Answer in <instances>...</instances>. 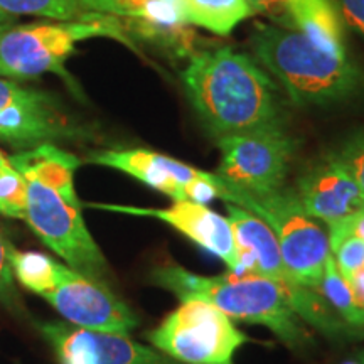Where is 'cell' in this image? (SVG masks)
I'll return each mask as SVG.
<instances>
[{
	"mask_svg": "<svg viewBox=\"0 0 364 364\" xmlns=\"http://www.w3.org/2000/svg\"><path fill=\"white\" fill-rule=\"evenodd\" d=\"M9 161L26 182L24 221L36 236L73 270L108 285L110 268L86 226L75 189L80 159L58 144H43L19 150Z\"/></svg>",
	"mask_w": 364,
	"mask_h": 364,
	"instance_id": "cell-1",
	"label": "cell"
},
{
	"mask_svg": "<svg viewBox=\"0 0 364 364\" xmlns=\"http://www.w3.org/2000/svg\"><path fill=\"white\" fill-rule=\"evenodd\" d=\"M181 81L204 130L216 140L287 127L279 86L248 54L230 46L194 53L181 73Z\"/></svg>",
	"mask_w": 364,
	"mask_h": 364,
	"instance_id": "cell-2",
	"label": "cell"
},
{
	"mask_svg": "<svg viewBox=\"0 0 364 364\" xmlns=\"http://www.w3.org/2000/svg\"><path fill=\"white\" fill-rule=\"evenodd\" d=\"M150 280L181 300H201L233 321L263 326L294 351L312 343L311 332L295 314L284 287L250 273L198 275L179 265H164Z\"/></svg>",
	"mask_w": 364,
	"mask_h": 364,
	"instance_id": "cell-3",
	"label": "cell"
},
{
	"mask_svg": "<svg viewBox=\"0 0 364 364\" xmlns=\"http://www.w3.org/2000/svg\"><path fill=\"white\" fill-rule=\"evenodd\" d=\"M255 58L297 105H332L356 97L364 75L356 63L329 53L297 31L257 24L250 36Z\"/></svg>",
	"mask_w": 364,
	"mask_h": 364,
	"instance_id": "cell-4",
	"label": "cell"
},
{
	"mask_svg": "<svg viewBox=\"0 0 364 364\" xmlns=\"http://www.w3.org/2000/svg\"><path fill=\"white\" fill-rule=\"evenodd\" d=\"M95 38L115 39L135 49L120 17L108 14L81 12L71 21L14 26L0 38V78L24 81L46 73L68 78L65 65L76 46Z\"/></svg>",
	"mask_w": 364,
	"mask_h": 364,
	"instance_id": "cell-5",
	"label": "cell"
},
{
	"mask_svg": "<svg viewBox=\"0 0 364 364\" xmlns=\"http://www.w3.org/2000/svg\"><path fill=\"white\" fill-rule=\"evenodd\" d=\"M147 341L181 364H235V356L248 336L233 318L201 300H182Z\"/></svg>",
	"mask_w": 364,
	"mask_h": 364,
	"instance_id": "cell-6",
	"label": "cell"
},
{
	"mask_svg": "<svg viewBox=\"0 0 364 364\" xmlns=\"http://www.w3.org/2000/svg\"><path fill=\"white\" fill-rule=\"evenodd\" d=\"M88 162L134 177L150 189L169 196L172 201L208 204L223 199L226 204L248 208L250 196L231 188L218 174L149 149H107L91 152Z\"/></svg>",
	"mask_w": 364,
	"mask_h": 364,
	"instance_id": "cell-7",
	"label": "cell"
},
{
	"mask_svg": "<svg viewBox=\"0 0 364 364\" xmlns=\"http://www.w3.org/2000/svg\"><path fill=\"white\" fill-rule=\"evenodd\" d=\"M221 162L216 174L231 188L262 199L285 188L299 139L287 127H270L216 140Z\"/></svg>",
	"mask_w": 364,
	"mask_h": 364,
	"instance_id": "cell-8",
	"label": "cell"
},
{
	"mask_svg": "<svg viewBox=\"0 0 364 364\" xmlns=\"http://www.w3.org/2000/svg\"><path fill=\"white\" fill-rule=\"evenodd\" d=\"M248 211L272 228L290 277L299 285L318 289L332 255L329 231L324 223L304 211L294 188L262 199L252 198Z\"/></svg>",
	"mask_w": 364,
	"mask_h": 364,
	"instance_id": "cell-9",
	"label": "cell"
},
{
	"mask_svg": "<svg viewBox=\"0 0 364 364\" xmlns=\"http://www.w3.org/2000/svg\"><path fill=\"white\" fill-rule=\"evenodd\" d=\"M83 136V127L51 93L0 78V142L27 150Z\"/></svg>",
	"mask_w": 364,
	"mask_h": 364,
	"instance_id": "cell-10",
	"label": "cell"
},
{
	"mask_svg": "<svg viewBox=\"0 0 364 364\" xmlns=\"http://www.w3.org/2000/svg\"><path fill=\"white\" fill-rule=\"evenodd\" d=\"M43 299L68 324L81 329L129 336L139 326L134 311L112 292L110 287L81 275L63 262L58 263L53 289Z\"/></svg>",
	"mask_w": 364,
	"mask_h": 364,
	"instance_id": "cell-11",
	"label": "cell"
},
{
	"mask_svg": "<svg viewBox=\"0 0 364 364\" xmlns=\"http://www.w3.org/2000/svg\"><path fill=\"white\" fill-rule=\"evenodd\" d=\"M39 331L59 364H181L124 334L81 329L68 322H39Z\"/></svg>",
	"mask_w": 364,
	"mask_h": 364,
	"instance_id": "cell-12",
	"label": "cell"
},
{
	"mask_svg": "<svg viewBox=\"0 0 364 364\" xmlns=\"http://www.w3.org/2000/svg\"><path fill=\"white\" fill-rule=\"evenodd\" d=\"M88 208L130 216L154 218V220L166 223L198 247L220 258L228 267V270L240 273L238 250H236L235 235L230 221L226 216H221L220 213L209 209L208 204L174 201L169 208H136L124 206V204L90 203Z\"/></svg>",
	"mask_w": 364,
	"mask_h": 364,
	"instance_id": "cell-13",
	"label": "cell"
},
{
	"mask_svg": "<svg viewBox=\"0 0 364 364\" xmlns=\"http://www.w3.org/2000/svg\"><path fill=\"white\" fill-rule=\"evenodd\" d=\"M304 211L329 228L364 208V193L349 171L331 154L314 164L295 184Z\"/></svg>",
	"mask_w": 364,
	"mask_h": 364,
	"instance_id": "cell-14",
	"label": "cell"
},
{
	"mask_svg": "<svg viewBox=\"0 0 364 364\" xmlns=\"http://www.w3.org/2000/svg\"><path fill=\"white\" fill-rule=\"evenodd\" d=\"M282 27L307 36L318 48L346 56L344 21L334 0H295Z\"/></svg>",
	"mask_w": 364,
	"mask_h": 364,
	"instance_id": "cell-15",
	"label": "cell"
},
{
	"mask_svg": "<svg viewBox=\"0 0 364 364\" xmlns=\"http://www.w3.org/2000/svg\"><path fill=\"white\" fill-rule=\"evenodd\" d=\"M130 39L152 44L171 58H188L194 54L196 34L189 24L182 21L156 19H122Z\"/></svg>",
	"mask_w": 364,
	"mask_h": 364,
	"instance_id": "cell-16",
	"label": "cell"
},
{
	"mask_svg": "<svg viewBox=\"0 0 364 364\" xmlns=\"http://www.w3.org/2000/svg\"><path fill=\"white\" fill-rule=\"evenodd\" d=\"M186 24L216 36H230L235 27L253 16L247 0H179Z\"/></svg>",
	"mask_w": 364,
	"mask_h": 364,
	"instance_id": "cell-17",
	"label": "cell"
},
{
	"mask_svg": "<svg viewBox=\"0 0 364 364\" xmlns=\"http://www.w3.org/2000/svg\"><path fill=\"white\" fill-rule=\"evenodd\" d=\"M318 292L324 297L327 306L338 314L341 321L351 327L353 336L356 329L364 331V309L358 304L351 285L336 265L332 255L326 263L324 275L318 284Z\"/></svg>",
	"mask_w": 364,
	"mask_h": 364,
	"instance_id": "cell-18",
	"label": "cell"
},
{
	"mask_svg": "<svg viewBox=\"0 0 364 364\" xmlns=\"http://www.w3.org/2000/svg\"><path fill=\"white\" fill-rule=\"evenodd\" d=\"M81 9L88 12L108 14L120 19L182 21L179 0H81Z\"/></svg>",
	"mask_w": 364,
	"mask_h": 364,
	"instance_id": "cell-19",
	"label": "cell"
},
{
	"mask_svg": "<svg viewBox=\"0 0 364 364\" xmlns=\"http://www.w3.org/2000/svg\"><path fill=\"white\" fill-rule=\"evenodd\" d=\"M9 263H11L12 273L19 284L26 287L31 292L38 294L39 297L53 289L56 282L58 260L38 252H21L9 247Z\"/></svg>",
	"mask_w": 364,
	"mask_h": 364,
	"instance_id": "cell-20",
	"label": "cell"
},
{
	"mask_svg": "<svg viewBox=\"0 0 364 364\" xmlns=\"http://www.w3.org/2000/svg\"><path fill=\"white\" fill-rule=\"evenodd\" d=\"M0 12L9 16H39L71 21L81 14V0H0Z\"/></svg>",
	"mask_w": 364,
	"mask_h": 364,
	"instance_id": "cell-21",
	"label": "cell"
},
{
	"mask_svg": "<svg viewBox=\"0 0 364 364\" xmlns=\"http://www.w3.org/2000/svg\"><path fill=\"white\" fill-rule=\"evenodd\" d=\"M26 203V182L11 164L6 169L0 171V215L14 218V220H24Z\"/></svg>",
	"mask_w": 364,
	"mask_h": 364,
	"instance_id": "cell-22",
	"label": "cell"
},
{
	"mask_svg": "<svg viewBox=\"0 0 364 364\" xmlns=\"http://www.w3.org/2000/svg\"><path fill=\"white\" fill-rule=\"evenodd\" d=\"M329 154L349 171L364 193V127L344 136L338 147Z\"/></svg>",
	"mask_w": 364,
	"mask_h": 364,
	"instance_id": "cell-23",
	"label": "cell"
},
{
	"mask_svg": "<svg viewBox=\"0 0 364 364\" xmlns=\"http://www.w3.org/2000/svg\"><path fill=\"white\" fill-rule=\"evenodd\" d=\"M331 253L346 279L364 268V240L358 236H344L331 243Z\"/></svg>",
	"mask_w": 364,
	"mask_h": 364,
	"instance_id": "cell-24",
	"label": "cell"
},
{
	"mask_svg": "<svg viewBox=\"0 0 364 364\" xmlns=\"http://www.w3.org/2000/svg\"><path fill=\"white\" fill-rule=\"evenodd\" d=\"M9 247L11 243L0 233V300L11 302L16 299V289H14V273L9 263Z\"/></svg>",
	"mask_w": 364,
	"mask_h": 364,
	"instance_id": "cell-25",
	"label": "cell"
},
{
	"mask_svg": "<svg viewBox=\"0 0 364 364\" xmlns=\"http://www.w3.org/2000/svg\"><path fill=\"white\" fill-rule=\"evenodd\" d=\"M327 231H329L331 243L344 238V236H358V238L364 240V208L359 209L358 213H354L353 216L346 218L344 221L329 226Z\"/></svg>",
	"mask_w": 364,
	"mask_h": 364,
	"instance_id": "cell-26",
	"label": "cell"
},
{
	"mask_svg": "<svg viewBox=\"0 0 364 364\" xmlns=\"http://www.w3.org/2000/svg\"><path fill=\"white\" fill-rule=\"evenodd\" d=\"M253 14H263L270 17L273 24L282 26L289 9L294 6L295 0H247Z\"/></svg>",
	"mask_w": 364,
	"mask_h": 364,
	"instance_id": "cell-27",
	"label": "cell"
},
{
	"mask_svg": "<svg viewBox=\"0 0 364 364\" xmlns=\"http://www.w3.org/2000/svg\"><path fill=\"white\" fill-rule=\"evenodd\" d=\"M343 21L364 38V0H338Z\"/></svg>",
	"mask_w": 364,
	"mask_h": 364,
	"instance_id": "cell-28",
	"label": "cell"
},
{
	"mask_svg": "<svg viewBox=\"0 0 364 364\" xmlns=\"http://www.w3.org/2000/svg\"><path fill=\"white\" fill-rule=\"evenodd\" d=\"M348 282H349V285H351L353 294H354V297H356L358 304L364 309V268L349 277Z\"/></svg>",
	"mask_w": 364,
	"mask_h": 364,
	"instance_id": "cell-29",
	"label": "cell"
},
{
	"mask_svg": "<svg viewBox=\"0 0 364 364\" xmlns=\"http://www.w3.org/2000/svg\"><path fill=\"white\" fill-rule=\"evenodd\" d=\"M14 26H17L16 16H9L6 12H0V38H2V36Z\"/></svg>",
	"mask_w": 364,
	"mask_h": 364,
	"instance_id": "cell-30",
	"label": "cell"
},
{
	"mask_svg": "<svg viewBox=\"0 0 364 364\" xmlns=\"http://www.w3.org/2000/svg\"><path fill=\"white\" fill-rule=\"evenodd\" d=\"M7 166H11V162H9V157L2 152V150H0V171L6 169Z\"/></svg>",
	"mask_w": 364,
	"mask_h": 364,
	"instance_id": "cell-31",
	"label": "cell"
},
{
	"mask_svg": "<svg viewBox=\"0 0 364 364\" xmlns=\"http://www.w3.org/2000/svg\"><path fill=\"white\" fill-rule=\"evenodd\" d=\"M356 359L359 361V364H364V349H361V351L356 354Z\"/></svg>",
	"mask_w": 364,
	"mask_h": 364,
	"instance_id": "cell-32",
	"label": "cell"
},
{
	"mask_svg": "<svg viewBox=\"0 0 364 364\" xmlns=\"http://www.w3.org/2000/svg\"><path fill=\"white\" fill-rule=\"evenodd\" d=\"M346 364H359V361H358V359H356V358H354V359H353V361H349V363H346Z\"/></svg>",
	"mask_w": 364,
	"mask_h": 364,
	"instance_id": "cell-33",
	"label": "cell"
},
{
	"mask_svg": "<svg viewBox=\"0 0 364 364\" xmlns=\"http://www.w3.org/2000/svg\"><path fill=\"white\" fill-rule=\"evenodd\" d=\"M363 334H364V332H363Z\"/></svg>",
	"mask_w": 364,
	"mask_h": 364,
	"instance_id": "cell-34",
	"label": "cell"
}]
</instances>
